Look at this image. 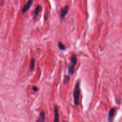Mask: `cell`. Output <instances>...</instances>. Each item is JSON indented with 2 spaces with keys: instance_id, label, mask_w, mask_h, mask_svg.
<instances>
[{
  "instance_id": "1",
  "label": "cell",
  "mask_w": 122,
  "mask_h": 122,
  "mask_svg": "<svg viewBox=\"0 0 122 122\" xmlns=\"http://www.w3.org/2000/svg\"><path fill=\"white\" fill-rule=\"evenodd\" d=\"M80 84L81 81L79 79L76 83L73 92V97H74V103L76 106H78L79 103V98L81 94V91L80 88Z\"/></svg>"
},
{
  "instance_id": "2",
  "label": "cell",
  "mask_w": 122,
  "mask_h": 122,
  "mask_svg": "<svg viewBox=\"0 0 122 122\" xmlns=\"http://www.w3.org/2000/svg\"><path fill=\"white\" fill-rule=\"evenodd\" d=\"M77 56L75 54H73L71 58V60L70 62L69 63V64L68 65V75L71 77V76L74 72V68L75 66L77 63Z\"/></svg>"
},
{
  "instance_id": "3",
  "label": "cell",
  "mask_w": 122,
  "mask_h": 122,
  "mask_svg": "<svg viewBox=\"0 0 122 122\" xmlns=\"http://www.w3.org/2000/svg\"><path fill=\"white\" fill-rule=\"evenodd\" d=\"M33 3V0H28V1L26 3V4L24 5L22 9V13L24 14L27 12L28 10L30 9V6H31Z\"/></svg>"
},
{
  "instance_id": "4",
  "label": "cell",
  "mask_w": 122,
  "mask_h": 122,
  "mask_svg": "<svg viewBox=\"0 0 122 122\" xmlns=\"http://www.w3.org/2000/svg\"><path fill=\"white\" fill-rule=\"evenodd\" d=\"M115 112V110L114 108L111 109L108 113V120L109 122H112V120L113 118V116L114 114V112Z\"/></svg>"
},
{
  "instance_id": "5",
  "label": "cell",
  "mask_w": 122,
  "mask_h": 122,
  "mask_svg": "<svg viewBox=\"0 0 122 122\" xmlns=\"http://www.w3.org/2000/svg\"><path fill=\"white\" fill-rule=\"evenodd\" d=\"M54 117L53 122H59V113L58 112V107L56 105H54Z\"/></svg>"
},
{
  "instance_id": "6",
  "label": "cell",
  "mask_w": 122,
  "mask_h": 122,
  "mask_svg": "<svg viewBox=\"0 0 122 122\" xmlns=\"http://www.w3.org/2000/svg\"><path fill=\"white\" fill-rule=\"evenodd\" d=\"M68 9H69V6L68 5H66L65 6L63 9L62 10H61V12H60V18L61 19H63L64 18L66 14L68 12Z\"/></svg>"
},
{
  "instance_id": "7",
  "label": "cell",
  "mask_w": 122,
  "mask_h": 122,
  "mask_svg": "<svg viewBox=\"0 0 122 122\" xmlns=\"http://www.w3.org/2000/svg\"><path fill=\"white\" fill-rule=\"evenodd\" d=\"M45 112L44 111H41L37 119L36 122H45Z\"/></svg>"
},
{
  "instance_id": "8",
  "label": "cell",
  "mask_w": 122,
  "mask_h": 122,
  "mask_svg": "<svg viewBox=\"0 0 122 122\" xmlns=\"http://www.w3.org/2000/svg\"><path fill=\"white\" fill-rule=\"evenodd\" d=\"M41 8L40 5H38L36 7V8H35L34 11V14H33V16L34 19H36L38 17V15L41 11Z\"/></svg>"
},
{
  "instance_id": "9",
  "label": "cell",
  "mask_w": 122,
  "mask_h": 122,
  "mask_svg": "<svg viewBox=\"0 0 122 122\" xmlns=\"http://www.w3.org/2000/svg\"><path fill=\"white\" fill-rule=\"evenodd\" d=\"M34 65H35V60L33 58H32L30 60V71H32L34 68Z\"/></svg>"
},
{
  "instance_id": "10",
  "label": "cell",
  "mask_w": 122,
  "mask_h": 122,
  "mask_svg": "<svg viewBox=\"0 0 122 122\" xmlns=\"http://www.w3.org/2000/svg\"><path fill=\"white\" fill-rule=\"evenodd\" d=\"M58 46L59 49L61 51H64L65 50V47L64 45L62 43H61V41L59 42L58 44Z\"/></svg>"
},
{
  "instance_id": "11",
  "label": "cell",
  "mask_w": 122,
  "mask_h": 122,
  "mask_svg": "<svg viewBox=\"0 0 122 122\" xmlns=\"http://www.w3.org/2000/svg\"><path fill=\"white\" fill-rule=\"evenodd\" d=\"M70 77L69 76V75H67V76H65L64 77V80H63V83L64 84H67L69 81H70Z\"/></svg>"
},
{
  "instance_id": "12",
  "label": "cell",
  "mask_w": 122,
  "mask_h": 122,
  "mask_svg": "<svg viewBox=\"0 0 122 122\" xmlns=\"http://www.w3.org/2000/svg\"><path fill=\"white\" fill-rule=\"evenodd\" d=\"M32 90L34 92H37L38 91V88L36 86H33Z\"/></svg>"
},
{
  "instance_id": "13",
  "label": "cell",
  "mask_w": 122,
  "mask_h": 122,
  "mask_svg": "<svg viewBox=\"0 0 122 122\" xmlns=\"http://www.w3.org/2000/svg\"><path fill=\"white\" fill-rule=\"evenodd\" d=\"M4 3V0H1V5H3Z\"/></svg>"
},
{
  "instance_id": "14",
  "label": "cell",
  "mask_w": 122,
  "mask_h": 122,
  "mask_svg": "<svg viewBox=\"0 0 122 122\" xmlns=\"http://www.w3.org/2000/svg\"><path fill=\"white\" fill-rule=\"evenodd\" d=\"M64 122H65V121H64Z\"/></svg>"
}]
</instances>
